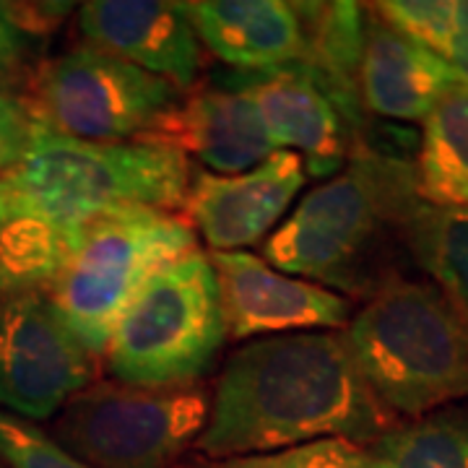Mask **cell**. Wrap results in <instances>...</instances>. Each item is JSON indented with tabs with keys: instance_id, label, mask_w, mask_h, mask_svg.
I'll return each mask as SVG.
<instances>
[{
	"instance_id": "6da1fadb",
	"label": "cell",
	"mask_w": 468,
	"mask_h": 468,
	"mask_svg": "<svg viewBox=\"0 0 468 468\" xmlns=\"http://www.w3.org/2000/svg\"><path fill=\"white\" fill-rule=\"evenodd\" d=\"M187 156L156 144H89L39 131L29 154L0 177V297L45 292L117 208H183Z\"/></svg>"
},
{
	"instance_id": "7a4b0ae2",
	"label": "cell",
	"mask_w": 468,
	"mask_h": 468,
	"mask_svg": "<svg viewBox=\"0 0 468 468\" xmlns=\"http://www.w3.org/2000/svg\"><path fill=\"white\" fill-rule=\"evenodd\" d=\"M390 427L344 334L268 335L227 359L196 451L227 461L334 437L369 445Z\"/></svg>"
},
{
	"instance_id": "3957f363",
	"label": "cell",
	"mask_w": 468,
	"mask_h": 468,
	"mask_svg": "<svg viewBox=\"0 0 468 468\" xmlns=\"http://www.w3.org/2000/svg\"><path fill=\"white\" fill-rule=\"evenodd\" d=\"M424 211L411 165L359 149L341 175L302 198L266 239L263 258L338 294L372 297L390 284L385 248L399 232L417 237Z\"/></svg>"
},
{
	"instance_id": "277c9868",
	"label": "cell",
	"mask_w": 468,
	"mask_h": 468,
	"mask_svg": "<svg viewBox=\"0 0 468 468\" xmlns=\"http://www.w3.org/2000/svg\"><path fill=\"white\" fill-rule=\"evenodd\" d=\"M344 341L369 393L393 419L468 401V325L435 282L383 286L351 315Z\"/></svg>"
},
{
	"instance_id": "5b68a950",
	"label": "cell",
	"mask_w": 468,
	"mask_h": 468,
	"mask_svg": "<svg viewBox=\"0 0 468 468\" xmlns=\"http://www.w3.org/2000/svg\"><path fill=\"white\" fill-rule=\"evenodd\" d=\"M227 341L217 276L198 248L162 266L117 320L104 362L117 383L196 385Z\"/></svg>"
},
{
	"instance_id": "8992f818",
	"label": "cell",
	"mask_w": 468,
	"mask_h": 468,
	"mask_svg": "<svg viewBox=\"0 0 468 468\" xmlns=\"http://www.w3.org/2000/svg\"><path fill=\"white\" fill-rule=\"evenodd\" d=\"M196 250L183 217L156 208H117L100 217L45 294L58 315L97 356L141 286L169 261Z\"/></svg>"
},
{
	"instance_id": "52a82bcc",
	"label": "cell",
	"mask_w": 468,
	"mask_h": 468,
	"mask_svg": "<svg viewBox=\"0 0 468 468\" xmlns=\"http://www.w3.org/2000/svg\"><path fill=\"white\" fill-rule=\"evenodd\" d=\"M211 414L203 385L94 383L55 417V440L91 468H172Z\"/></svg>"
},
{
	"instance_id": "ba28073f",
	"label": "cell",
	"mask_w": 468,
	"mask_h": 468,
	"mask_svg": "<svg viewBox=\"0 0 468 468\" xmlns=\"http://www.w3.org/2000/svg\"><path fill=\"white\" fill-rule=\"evenodd\" d=\"M165 79L89 45L37 68L24 97L34 120L55 135L89 144H141L180 101Z\"/></svg>"
},
{
	"instance_id": "9c48e42d",
	"label": "cell",
	"mask_w": 468,
	"mask_h": 468,
	"mask_svg": "<svg viewBox=\"0 0 468 468\" xmlns=\"http://www.w3.org/2000/svg\"><path fill=\"white\" fill-rule=\"evenodd\" d=\"M100 356L58 315L45 292L0 297V406L14 417H58L94 385Z\"/></svg>"
},
{
	"instance_id": "30bf717a",
	"label": "cell",
	"mask_w": 468,
	"mask_h": 468,
	"mask_svg": "<svg viewBox=\"0 0 468 468\" xmlns=\"http://www.w3.org/2000/svg\"><path fill=\"white\" fill-rule=\"evenodd\" d=\"M218 286L227 338L335 331L351 320V300L334 289L289 276L248 250L206 252Z\"/></svg>"
},
{
	"instance_id": "8fae6325",
	"label": "cell",
	"mask_w": 468,
	"mask_h": 468,
	"mask_svg": "<svg viewBox=\"0 0 468 468\" xmlns=\"http://www.w3.org/2000/svg\"><path fill=\"white\" fill-rule=\"evenodd\" d=\"M304 180L307 169L294 151H276L239 175L203 169L190 180L183 218L211 252L245 250L279 224Z\"/></svg>"
},
{
	"instance_id": "7c38bea8",
	"label": "cell",
	"mask_w": 468,
	"mask_h": 468,
	"mask_svg": "<svg viewBox=\"0 0 468 468\" xmlns=\"http://www.w3.org/2000/svg\"><path fill=\"white\" fill-rule=\"evenodd\" d=\"M84 45L165 79L180 91L198 81L206 48L172 0H94L79 11Z\"/></svg>"
},
{
	"instance_id": "4fadbf2b",
	"label": "cell",
	"mask_w": 468,
	"mask_h": 468,
	"mask_svg": "<svg viewBox=\"0 0 468 468\" xmlns=\"http://www.w3.org/2000/svg\"><path fill=\"white\" fill-rule=\"evenodd\" d=\"M141 144L169 146L201 159L214 175H239L263 165L276 144L248 89H203L180 97Z\"/></svg>"
},
{
	"instance_id": "5bb4252c",
	"label": "cell",
	"mask_w": 468,
	"mask_h": 468,
	"mask_svg": "<svg viewBox=\"0 0 468 468\" xmlns=\"http://www.w3.org/2000/svg\"><path fill=\"white\" fill-rule=\"evenodd\" d=\"M248 94L261 107L276 149L300 154L313 177L346 167V120L302 63L271 70L248 86Z\"/></svg>"
},
{
	"instance_id": "9a60e30c",
	"label": "cell",
	"mask_w": 468,
	"mask_h": 468,
	"mask_svg": "<svg viewBox=\"0 0 468 468\" xmlns=\"http://www.w3.org/2000/svg\"><path fill=\"white\" fill-rule=\"evenodd\" d=\"M201 45L227 66L279 70L304 63L307 29L300 11L282 0H198L185 3Z\"/></svg>"
},
{
	"instance_id": "2e32d148",
	"label": "cell",
	"mask_w": 468,
	"mask_h": 468,
	"mask_svg": "<svg viewBox=\"0 0 468 468\" xmlns=\"http://www.w3.org/2000/svg\"><path fill=\"white\" fill-rule=\"evenodd\" d=\"M455 81L458 76L442 58L396 32L367 8L359 94L369 112L403 122L424 120Z\"/></svg>"
},
{
	"instance_id": "e0dca14e",
	"label": "cell",
	"mask_w": 468,
	"mask_h": 468,
	"mask_svg": "<svg viewBox=\"0 0 468 468\" xmlns=\"http://www.w3.org/2000/svg\"><path fill=\"white\" fill-rule=\"evenodd\" d=\"M417 193L430 208H468V86L455 84L424 117L414 167Z\"/></svg>"
},
{
	"instance_id": "ac0fdd59",
	"label": "cell",
	"mask_w": 468,
	"mask_h": 468,
	"mask_svg": "<svg viewBox=\"0 0 468 468\" xmlns=\"http://www.w3.org/2000/svg\"><path fill=\"white\" fill-rule=\"evenodd\" d=\"M365 448L372 468H468V403L396 424Z\"/></svg>"
},
{
	"instance_id": "d6986e66",
	"label": "cell",
	"mask_w": 468,
	"mask_h": 468,
	"mask_svg": "<svg viewBox=\"0 0 468 468\" xmlns=\"http://www.w3.org/2000/svg\"><path fill=\"white\" fill-rule=\"evenodd\" d=\"M414 252L468 325V208L421 214Z\"/></svg>"
},
{
	"instance_id": "ffe728a7",
	"label": "cell",
	"mask_w": 468,
	"mask_h": 468,
	"mask_svg": "<svg viewBox=\"0 0 468 468\" xmlns=\"http://www.w3.org/2000/svg\"><path fill=\"white\" fill-rule=\"evenodd\" d=\"M203 468H372V461L365 445L334 437L284 451L211 461Z\"/></svg>"
},
{
	"instance_id": "44dd1931",
	"label": "cell",
	"mask_w": 468,
	"mask_h": 468,
	"mask_svg": "<svg viewBox=\"0 0 468 468\" xmlns=\"http://www.w3.org/2000/svg\"><path fill=\"white\" fill-rule=\"evenodd\" d=\"M369 8L396 32L445 58L455 24V0H385Z\"/></svg>"
},
{
	"instance_id": "7402d4cb",
	"label": "cell",
	"mask_w": 468,
	"mask_h": 468,
	"mask_svg": "<svg viewBox=\"0 0 468 468\" xmlns=\"http://www.w3.org/2000/svg\"><path fill=\"white\" fill-rule=\"evenodd\" d=\"M0 461L8 468H91L29 419L0 409Z\"/></svg>"
},
{
	"instance_id": "603a6c76",
	"label": "cell",
	"mask_w": 468,
	"mask_h": 468,
	"mask_svg": "<svg viewBox=\"0 0 468 468\" xmlns=\"http://www.w3.org/2000/svg\"><path fill=\"white\" fill-rule=\"evenodd\" d=\"M42 125L21 94L0 91V177L29 154Z\"/></svg>"
},
{
	"instance_id": "cb8c5ba5",
	"label": "cell",
	"mask_w": 468,
	"mask_h": 468,
	"mask_svg": "<svg viewBox=\"0 0 468 468\" xmlns=\"http://www.w3.org/2000/svg\"><path fill=\"white\" fill-rule=\"evenodd\" d=\"M27 58V32L18 27L8 5L0 3V84L16 73Z\"/></svg>"
},
{
	"instance_id": "d4e9b609",
	"label": "cell",
	"mask_w": 468,
	"mask_h": 468,
	"mask_svg": "<svg viewBox=\"0 0 468 468\" xmlns=\"http://www.w3.org/2000/svg\"><path fill=\"white\" fill-rule=\"evenodd\" d=\"M442 60L452 68L458 81L468 86V0H455V24Z\"/></svg>"
}]
</instances>
